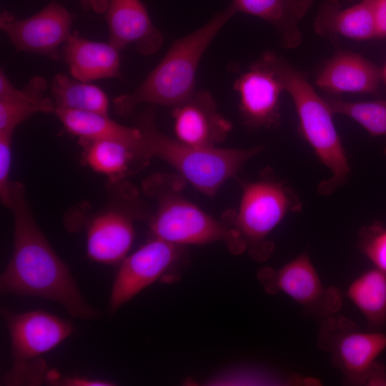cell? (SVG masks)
<instances>
[{"label": "cell", "instance_id": "cell-3", "mask_svg": "<svg viewBox=\"0 0 386 386\" xmlns=\"http://www.w3.org/2000/svg\"><path fill=\"white\" fill-rule=\"evenodd\" d=\"M261 58L281 81L295 105L300 130L320 162L330 170V178L318 186L320 194H332L348 179L350 169L341 139L335 128L333 113L316 91L307 74L272 51Z\"/></svg>", "mask_w": 386, "mask_h": 386}, {"label": "cell", "instance_id": "cell-7", "mask_svg": "<svg viewBox=\"0 0 386 386\" xmlns=\"http://www.w3.org/2000/svg\"><path fill=\"white\" fill-rule=\"evenodd\" d=\"M317 345L349 385H386V372L376 360L386 349V333L364 332L340 315L322 320Z\"/></svg>", "mask_w": 386, "mask_h": 386}, {"label": "cell", "instance_id": "cell-28", "mask_svg": "<svg viewBox=\"0 0 386 386\" xmlns=\"http://www.w3.org/2000/svg\"><path fill=\"white\" fill-rule=\"evenodd\" d=\"M114 382L108 380L91 379L86 377L62 376L59 374L52 385L60 386H112Z\"/></svg>", "mask_w": 386, "mask_h": 386}, {"label": "cell", "instance_id": "cell-21", "mask_svg": "<svg viewBox=\"0 0 386 386\" xmlns=\"http://www.w3.org/2000/svg\"><path fill=\"white\" fill-rule=\"evenodd\" d=\"M54 113L65 129L79 137L80 141L117 140L140 149L147 154L138 127L122 125L108 116L95 112L55 109Z\"/></svg>", "mask_w": 386, "mask_h": 386}, {"label": "cell", "instance_id": "cell-24", "mask_svg": "<svg viewBox=\"0 0 386 386\" xmlns=\"http://www.w3.org/2000/svg\"><path fill=\"white\" fill-rule=\"evenodd\" d=\"M51 91L55 109L91 112L108 116V98L95 85L59 74L53 79Z\"/></svg>", "mask_w": 386, "mask_h": 386}, {"label": "cell", "instance_id": "cell-29", "mask_svg": "<svg viewBox=\"0 0 386 386\" xmlns=\"http://www.w3.org/2000/svg\"><path fill=\"white\" fill-rule=\"evenodd\" d=\"M372 9L377 38L386 37V0H368Z\"/></svg>", "mask_w": 386, "mask_h": 386}, {"label": "cell", "instance_id": "cell-23", "mask_svg": "<svg viewBox=\"0 0 386 386\" xmlns=\"http://www.w3.org/2000/svg\"><path fill=\"white\" fill-rule=\"evenodd\" d=\"M346 295L360 311L369 327L386 325V273L377 268L365 271L349 285Z\"/></svg>", "mask_w": 386, "mask_h": 386}, {"label": "cell", "instance_id": "cell-27", "mask_svg": "<svg viewBox=\"0 0 386 386\" xmlns=\"http://www.w3.org/2000/svg\"><path fill=\"white\" fill-rule=\"evenodd\" d=\"M360 246L375 267L386 273V229L364 234Z\"/></svg>", "mask_w": 386, "mask_h": 386}, {"label": "cell", "instance_id": "cell-22", "mask_svg": "<svg viewBox=\"0 0 386 386\" xmlns=\"http://www.w3.org/2000/svg\"><path fill=\"white\" fill-rule=\"evenodd\" d=\"M81 142L86 163L111 182H119L150 159L142 149L117 140Z\"/></svg>", "mask_w": 386, "mask_h": 386}, {"label": "cell", "instance_id": "cell-12", "mask_svg": "<svg viewBox=\"0 0 386 386\" xmlns=\"http://www.w3.org/2000/svg\"><path fill=\"white\" fill-rule=\"evenodd\" d=\"M234 89L239 96L244 122L251 127L271 128L280 122V96L284 87L260 57L237 79Z\"/></svg>", "mask_w": 386, "mask_h": 386}, {"label": "cell", "instance_id": "cell-9", "mask_svg": "<svg viewBox=\"0 0 386 386\" xmlns=\"http://www.w3.org/2000/svg\"><path fill=\"white\" fill-rule=\"evenodd\" d=\"M257 277L267 293L282 292L321 320L336 315L342 306L340 290L323 284L306 252L279 269L262 268Z\"/></svg>", "mask_w": 386, "mask_h": 386}, {"label": "cell", "instance_id": "cell-10", "mask_svg": "<svg viewBox=\"0 0 386 386\" xmlns=\"http://www.w3.org/2000/svg\"><path fill=\"white\" fill-rule=\"evenodd\" d=\"M182 246L154 237L127 256L117 272L108 311L116 312L123 305L157 281L179 258Z\"/></svg>", "mask_w": 386, "mask_h": 386}, {"label": "cell", "instance_id": "cell-6", "mask_svg": "<svg viewBox=\"0 0 386 386\" xmlns=\"http://www.w3.org/2000/svg\"><path fill=\"white\" fill-rule=\"evenodd\" d=\"M9 334L11 367L1 385H41L49 370L42 356L54 349L74 330L73 324L43 310L13 312L1 307Z\"/></svg>", "mask_w": 386, "mask_h": 386}, {"label": "cell", "instance_id": "cell-8", "mask_svg": "<svg viewBox=\"0 0 386 386\" xmlns=\"http://www.w3.org/2000/svg\"><path fill=\"white\" fill-rule=\"evenodd\" d=\"M297 195L283 183L261 179L247 184L243 189L232 224L255 260L268 259L274 249L268 237L291 212L300 209Z\"/></svg>", "mask_w": 386, "mask_h": 386}, {"label": "cell", "instance_id": "cell-17", "mask_svg": "<svg viewBox=\"0 0 386 386\" xmlns=\"http://www.w3.org/2000/svg\"><path fill=\"white\" fill-rule=\"evenodd\" d=\"M315 0H232L235 12L261 18L274 29L282 47L297 48L302 42L300 24Z\"/></svg>", "mask_w": 386, "mask_h": 386}, {"label": "cell", "instance_id": "cell-26", "mask_svg": "<svg viewBox=\"0 0 386 386\" xmlns=\"http://www.w3.org/2000/svg\"><path fill=\"white\" fill-rule=\"evenodd\" d=\"M12 132H0V197L1 203L9 207L11 182L9 173L11 160Z\"/></svg>", "mask_w": 386, "mask_h": 386}, {"label": "cell", "instance_id": "cell-32", "mask_svg": "<svg viewBox=\"0 0 386 386\" xmlns=\"http://www.w3.org/2000/svg\"><path fill=\"white\" fill-rule=\"evenodd\" d=\"M346 1H357V0H346Z\"/></svg>", "mask_w": 386, "mask_h": 386}, {"label": "cell", "instance_id": "cell-25", "mask_svg": "<svg viewBox=\"0 0 386 386\" xmlns=\"http://www.w3.org/2000/svg\"><path fill=\"white\" fill-rule=\"evenodd\" d=\"M325 99L333 114L355 120L372 136H386V99L363 102Z\"/></svg>", "mask_w": 386, "mask_h": 386}, {"label": "cell", "instance_id": "cell-16", "mask_svg": "<svg viewBox=\"0 0 386 386\" xmlns=\"http://www.w3.org/2000/svg\"><path fill=\"white\" fill-rule=\"evenodd\" d=\"M381 80L382 69L376 64L359 54L340 50L326 63L315 84L333 94H376Z\"/></svg>", "mask_w": 386, "mask_h": 386}, {"label": "cell", "instance_id": "cell-31", "mask_svg": "<svg viewBox=\"0 0 386 386\" xmlns=\"http://www.w3.org/2000/svg\"><path fill=\"white\" fill-rule=\"evenodd\" d=\"M382 79L386 83V64H385L384 67L382 69Z\"/></svg>", "mask_w": 386, "mask_h": 386}, {"label": "cell", "instance_id": "cell-13", "mask_svg": "<svg viewBox=\"0 0 386 386\" xmlns=\"http://www.w3.org/2000/svg\"><path fill=\"white\" fill-rule=\"evenodd\" d=\"M172 117L176 139L187 144L217 147L231 130L232 125L217 111L211 94L194 91L173 107Z\"/></svg>", "mask_w": 386, "mask_h": 386}, {"label": "cell", "instance_id": "cell-2", "mask_svg": "<svg viewBox=\"0 0 386 386\" xmlns=\"http://www.w3.org/2000/svg\"><path fill=\"white\" fill-rule=\"evenodd\" d=\"M235 13L229 4L199 29L176 40L162 61L132 93L114 99L116 112L127 117L140 104L173 107L189 96L195 91L196 73L202 55Z\"/></svg>", "mask_w": 386, "mask_h": 386}, {"label": "cell", "instance_id": "cell-20", "mask_svg": "<svg viewBox=\"0 0 386 386\" xmlns=\"http://www.w3.org/2000/svg\"><path fill=\"white\" fill-rule=\"evenodd\" d=\"M47 82L43 77L32 76L24 88L16 89L4 71L0 72V132H12L34 113L54 112L52 99L44 96Z\"/></svg>", "mask_w": 386, "mask_h": 386}, {"label": "cell", "instance_id": "cell-11", "mask_svg": "<svg viewBox=\"0 0 386 386\" xmlns=\"http://www.w3.org/2000/svg\"><path fill=\"white\" fill-rule=\"evenodd\" d=\"M72 15L55 1L31 17L19 19L9 11L0 15L1 29L18 50L59 59L58 48L71 35Z\"/></svg>", "mask_w": 386, "mask_h": 386}, {"label": "cell", "instance_id": "cell-4", "mask_svg": "<svg viewBox=\"0 0 386 386\" xmlns=\"http://www.w3.org/2000/svg\"><path fill=\"white\" fill-rule=\"evenodd\" d=\"M137 123L149 157L164 160L182 179L208 196L214 195L225 182L262 150V147L232 149L184 144L158 130L152 110L144 112Z\"/></svg>", "mask_w": 386, "mask_h": 386}, {"label": "cell", "instance_id": "cell-5", "mask_svg": "<svg viewBox=\"0 0 386 386\" xmlns=\"http://www.w3.org/2000/svg\"><path fill=\"white\" fill-rule=\"evenodd\" d=\"M184 181L182 177L157 174L145 182V192L157 201V210L149 221L154 237L180 246L222 242L234 254L245 251V243L236 229L217 221L183 196Z\"/></svg>", "mask_w": 386, "mask_h": 386}, {"label": "cell", "instance_id": "cell-18", "mask_svg": "<svg viewBox=\"0 0 386 386\" xmlns=\"http://www.w3.org/2000/svg\"><path fill=\"white\" fill-rule=\"evenodd\" d=\"M313 29L322 37L342 36L357 41L377 38L372 9L368 0L343 9L339 0H324L313 21Z\"/></svg>", "mask_w": 386, "mask_h": 386}, {"label": "cell", "instance_id": "cell-14", "mask_svg": "<svg viewBox=\"0 0 386 386\" xmlns=\"http://www.w3.org/2000/svg\"><path fill=\"white\" fill-rule=\"evenodd\" d=\"M84 228L86 252L92 261L117 264L127 255L135 236L132 217L120 209L108 208L79 222L73 230Z\"/></svg>", "mask_w": 386, "mask_h": 386}, {"label": "cell", "instance_id": "cell-30", "mask_svg": "<svg viewBox=\"0 0 386 386\" xmlns=\"http://www.w3.org/2000/svg\"><path fill=\"white\" fill-rule=\"evenodd\" d=\"M82 6L87 9H91L96 13L107 11L109 0H80Z\"/></svg>", "mask_w": 386, "mask_h": 386}, {"label": "cell", "instance_id": "cell-15", "mask_svg": "<svg viewBox=\"0 0 386 386\" xmlns=\"http://www.w3.org/2000/svg\"><path fill=\"white\" fill-rule=\"evenodd\" d=\"M106 11L109 43L119 50L133 44L147 56L162 46L163 36L140 0H109Z\"/></svg>", "mask_w": 386, "mask_h": 386}, {"label": "cell", "instance_id": "cell-1", "mask_svg": "<svg viewBox=\"0 0 386 386\" xmlns=\"http://www.w3.org/2000/svg\"><path fill=\"white\" fill-rule=\"evenodd\" d=\"M9 208L14 216V244L1 274V293L51 300L75 318L94 320L101 316L84 300L69 267L39 227L25 187L19 182H11Z\"/></svg>", "mask_w": 386, "mask_h": 386}, {"label": "cell", "instance_id": "cell-19", "mask_svg": "<svg viewBox=\"0 0 386 386\" xmlns=\"http://www.w3.org/2000/svg\"><path fill=\"white\" fill-rule=\"evenodd\" d=\"M119 51L110 43L91 41L74 31L65 41L64 52L71 74L88 82L118 76Z\"/></svg>", "mask_w": 386, "mask_h": 386}]
</instances>
